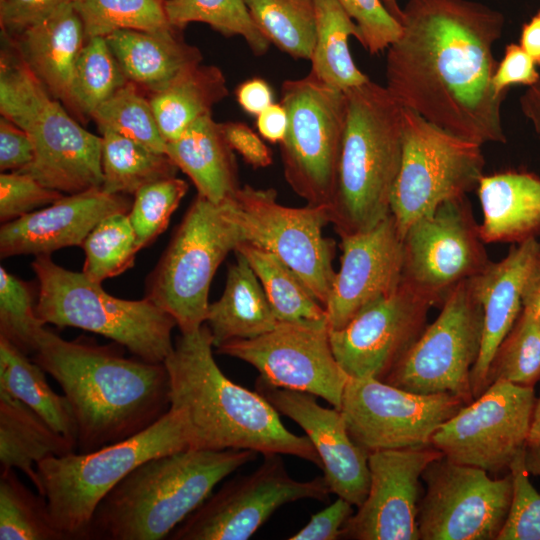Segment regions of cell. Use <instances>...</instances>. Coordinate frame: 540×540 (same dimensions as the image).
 I'll return each mask as SVG.
<instances>
[{"mask_svg": "<svg viewBox=\"0 0 540 540\" xmlns=\"http://www.w3.org/2000/svg\"><path fill=\"white\" fill-rule=\"evenodd\" d=\"M386 54L385 87L428 122L480 145L505 143L492 79L502 12L473 0H408Z\"/></svg>", "mask_w": 540, "mask_h": 540, "instance_id": "6da1fadb", "label": "cell"}, {"mask_svg": "<svg viewBox=\"0 0 540 540\" xmlns=\"http://www.w3.org/2000/svg\"><path fill=\"white\" fill-rule=\"evenodd\" d=\"M36 362L61 387L76 423V452L89 453L148 429L170 410L164 363L126 358L115 347L65 340L44 328Z\"/></svg>", "mask_w": 540, "mask_h": 540, "instance_id": "7a4b0ae2", "label": "cell"}, {"mask_svg": "<svg viewBox=\"0 0 540 540\" xmlns=\"http://www.w3.org/2000/svg\"><path fill=\"white\" fill-rule=\"evenodd\" d=\"M206 323L177 337L165 359L170 408L185 422L193 449L252 450L291 455L318 466L322 462L307 435L288 430L277 410L258 391L231 381L213 356Z\"/></svg>", "mask_w": 540, "mask_h": 540, "instance_id": "3957f363", "label": "cell"}, {"mask_svg": "<svg viewBox=\"0 0 540 540\" xmlns=\"http://www.w3.org/2000/svg\"><path fill=\"white\" fill-rule=\"evenodd\" d=\"M257 454L252 450L187 448L151 458L100 501L87 539H166L222 480Z\"/></svg>", "mask_w": 540, "mask_h": 540, "instance_id": "277c9868", "label": "cell"}, {"mask_svg": "<svg viewBox=\"0 0 540 540\" xmlns=\"http://www.w3.org/2000/svg\"><path fill=\"white\" fill-rule=\"evenodd\" d=\"M346 93L347 112L336 185L329 204L340 237L387 217L403 146V107L370 79Z\"/></svg>", "mask_w": 540, "mask_h": 540, "instance_id": "5b68a950", "label": "cell"}, {"mask_svg": "<svg viewBox=\"0 0 540 540\" xmlns=\"http://www.w3.org/2000/svg\"><path fill=\"white\" fill-rule=\"evenodd\" d=\"M0 112L34 145L33 162L17 172L67 194L102 186V137L84 129L18 58L0 63Z\"/></svg>", "mask_w": 540, "mask_h": 540, "instance_id": "8992f818", "label": "cell"}, {"mask_svg": "<svg viewBox=\"0 0 540 540\" xmlns=\"http://www.w3.org/2000/svg\"><path fill=\"white\" fill-rule=\"evenodd\" d=\"M190 447L182 415L171 409L154 425L89 453L48 457L36 464L51 519L67 539L87 540L100 501L143 462Z\"/></svg>", "mask_w": 540, "mask_h": 540, "instance_id": "52a82bcc", "label": "cell"}, {"mask_svg": "<svg viewBox=\"0 0 540 540\" xmlns=\"http://www.w3.org/2000/svg\"><path fill=\"white\" fill-rule=\"evenodd\" d=\"M32 269L39 282L35 311L44 324L100 334L151 363H164L173 350L177 323L148 298L114 297L101 283L59 266L50 255L36 256Z\"/></svg>", "mask_w": 540, "mask_h": 540, "instance_id": "ba28073f", "label": "cell"}, {"mask_svg": "<svg viewBox=\"0 0 540 540\" xmlns=\"http://www.w3.org/2000/svg\"><path fill=\"white\" fill-rule=\"evenodd\" d=\"M242 242L227 199L214 203L197 194L148 276L145 297L168 312L181 333L197 330L206 322L215 272Z\"/></svg>", "mask_w": 540, "mask_h": 540, "instance_id": "9c48e42d", "label": "cell"}, {"mask_svg": "<svg viewBox=\"0 0 540 540\" xmlns=\"http://www.w3.org/2000/svg\"><path fill=\"white\" fill-rule=\"evenodd\" d=\"M482 145L403 107V146L390 211L400 233L445 201L467 196L484 175Z\"/></svg>", "mask_w": 540, "mask_h": 540, "instance_id": "30bf717a", "label": "cell"}, {"mask_svg": "<svg viewBox=\"0 0 540 540\" xmlns=\"http://www.w3.org/2000/svg\"><path fill=\"white\" fill-rule=\"evenodd\" d=\"M288 129L280 143L284 177L307 204L328 205L334 194L347 112L346 93L311 74L283 82Z\"/></svg>", "mask_w": 540, "mask_h": 540, "instance_id": "8fae6325", "label": "cell"}, {"mask_svg": "<svg viewBox=\"0 0 540 540\" xmlns=\"http://www.w3.org/2000/svg\"><path fill=\"white\" fill-rule=\"evenodd\" d=\"M227 202L243 242L278 257L325 308L336 274L335 241L323 234L331 223L328 205L285 206L274 189L250 185L240 187Z\"/></svg>", "mask_w": 540, "mask_h": 540, "instance_id": "7c38bea8", "label": "cell"}, {"mask_svg": "<svg viewBox=\"0 0 540 540\" xmlns=\"http://www.w3.org/2000/svg\"><path fill=\"white\" fill-rule=\"evenodd\" d=\"M482 331V307L468 279L447 295L439 315L383 381L419 394L450 393L471 403V371Z\"/></svg>", "mask_w": 540, "mask_h": 540, "instance_id": "4fadbf2b", "label": "cell"}, {"mask_svg": "<svg viewBox=\"0 0 540 540\" xmlns=\"http://www.w3.org/2000/svg\"><path fill=\"white\" fill-rule=\"evenodd\" d=\"M324 476L299 481L281 454L263 455L250 474L226 481L168 536L171 540H247L280 507L304 499L328 500Z\"/></svg>", "mask_w": 540, "mask_h": 540, "instance_id": "5bb4252c", "label": "cell"}, {"mask_svg": "<svg viewBox=\"0 0 540 540\" xmlns=\"http://www.w3.org/2000/svg\"><path fill=\"white\" fill-rule=\"evenodd\" d=\"M421 479L426 484L417 517L421 540H497L512 502L510 473L493 479L484 469L442 456Z\"/></svg>", "mask_w": 540, "mask_h": 540, "instance_id": "9a60e30c", "label": "cell"}, {"mask_svg": "<svg viewBox=\"0 0 540 540\" xmlns=\"http://www.w3.org/2000/svg\"><path fill=\"white\" fill-rule=\"evenodd\" d=\"M484 244L467 196L445 201L406 230L402 281L441 306L491 262Z\"/></svg>", "mask_w": 540, "mask_h": 540, "instance_id": "2e32d148", "label": "cell"}, {"mask_svg": "<svg viewBox=\"0 0 540 540\" xmlns=\"http://www.w3.org/2000/svg\"><path fill=\"white\" fill-rule=\"evenodd\" d=\"M534 387L495 381L434 433L431 444L451 461L488 473L509 470L526 448Z\"/></svg>", "mask_w": 540, "mask_h": 540, "instance_id": "e0dca14e", "label": "cell"}, {"mask_svg": "<svg viewBox=\"0 0 540 540\" xmlns=\"http://www.w3.org/2000/svg\"><path fill=\"white\" fill-rule=\"evenodd\" d=\"M465 405L450 393L419 394L375 378L349 377L340 411L351 438L371 453L431 444L437 429Z\"/></svg>", "mask_w": 540, "mask_h": 540, "instance_id": "ac0fdd59", "label": "cell"}, {"mask_svg": "<svg viewBox=\"0 0 540 540\" xmlns=\"http://www.w3.org/2000/svg\"><path fill=\"white\" fill-rule=\"evenodd\" d=\"M216 352L249 363L270 385L311 393L340 409L349 376L334 356L328 324L278 322L267 333L228 341Z\"/></svg>", "mask_w": 540, "mask_h": 540, "instance_id": "d6986e66", "label": "cell"}, {"mask_svg": "<svg viewBox=\"0 0 540 540\" xmlns=\"http://www.w3.org/2000/svg\"><path fill=\"white\" fill-rule=\"evenodd\" d=\"M433 306L402 281L394 293L363 309L346 326L329 330L337 362L351 378L383 381L421 336Z\"/></svg>", "mask_w": 540, "mask_h": 540, "instance_id": "ffe728a7", "label": "cell"}, {"mask_svg": "<svg viewBox=\"0 0 540 540\" xmlns=\"http://www.w3.org/2000/svg\"><path fill=\"white\" fill-rule=\"evenodd\" d=\"M442 456L432 444L369 453V490L345 523L342 538L420 540V479L426 467Z\"/></svg>", "mask_w": 540, "mask_h": 540, "instance_id": "44dd1931", "label": "cell"}, {"mask_svg": "<svg viewBox=\"0 0 540 540\" xmlns=\"http://www.w3.org/2000/svg\"><path fill=\"white\" fill-rule=\"evenodd\" d=\"M340 238V268L325 305L329 330L394 293L403 279V236L391 213L367 231Z\"/></svg>", "mask_w": 540, "mask_h": 540, "instance_id": "7402d4cb", "label": "cell"}, {"mask_svg": "<svg viewBox=\"0 0 540 540\" xmlns=\"http://www.w3.org/2000/svg\"><path fill=\"white\" fill-rule=\"evenodd\" d=\"M256 390L306 433L322 462L331 493L359 507L370 484L369 453L351 438L340 409L321 406L315 395L279 388L260 379Z\"/></svg>", "mask_w": 540, "mask_h": 540, "instance_id": "603a6c76", "label": "cell"}, {"mask_svg": "<svg viewBox=\"0 0 540 540\" xmlns=\"http://www.w3.org/2000/svg\"><path fill=\"white\" fill-rule=\"evenodd\" d=\"M132 201L101 187L64 195L58 201L0 228V255H50L65 247L82 246L89 233L106 217L129 213Z\"/></svg>", "mask_w": 540, "mask_h": 540, "instance_id": "cb8c5ba5", "label": "cell"}, {"mask_svg": "<svg viewBox=\"0 0 540 540\" xmlns=\"http://www.w3.org/2000/svg\"><path fill=\"white\" fill-rule=\"evenodd\" d=\"M539 248L540 242L536 239L512 244L503 259L491 261L482 272L469 279L483 311L481 349L471 371L474 399L487 389L493 355L523 308L524 283Z\"/></svg>", "mask_w": 540, "mask_h": 540, "instance_id": "d4e9b609", "label": "cell"}, {"mask_svg": "<svg viewBox=\"0 0 540 540\" xmlns=\"http://www.w3.org/2000/svg\"><path fill=\"white\" fill-rule=\"evenodd\" d=\"M18 57L47 91L73 112L72 81L86 42L72 2L15 35Z\"/></svg>", "mask_w": 540, "mask_h": 540, "instance_id": "484cf974", "label": "cell"}, {"mask_svg": "<svg viewBox=\"0 0 540 540\" xmlns=\"http://www.w3.org/2000/svg\"><path fill=\"white\" fill-rule=\"evenodd\" d=\"M479 232L486 244H519L540 238V176L525 171L483 175L477 186Z\"/></svg>", "mask_w": 540, "mask_h": 540, "instance_id": "4316f807", "label": "cell"}, {"mask_svg": "<svg viewBox=\"0 0 540 540\" xmlns=\"http://www.w3.org/2000/svg\"><path fill=\"white\" fill-rule=\"evenodd\" d=\"M178 31L121 29L105 38L126 78L154 93L202 61L200 50Z\"/></svg>", "mask_w": 540, "mask_h": 540, "instance_id": "83f0119b", "label": "cell"}, {"mask_svg": "<svg viewBox=\"0 0 540 540\" xmlns=\"http://www.w3.org/2000/svg\"><path fill=\"white\" fill-rule=\"evenodd\" d=\"M165 153L193 182L197 194L220 203L239 188L238 167L222 124L204 116L178 138L167 142Z\"/></svg>", "mask_w": 540, "mask_h": 540, "instance_id": "f1b7e54d", "label": "cell"}, {"mask_svg": "<svg viewBox=\"0 0 540 540\" xmlns=\"http://www.w3.org/2000/svg\"><path fill=\"white\" fill-rule=\"evenodd\" d=\"M222 296L209 304L206 324L215 348L236 339H251L274 329L278 320L246 258L235 251Z\"/></svg>", "mask_w": 540, "mask_h": 540, "instance_id": "f546056e", "label": "cell"}, {"mask_svg": "<svg viewBox=\"0 0 540 540\" xmlns=\"http://www.w3.org/2000/svg\"><path fill=\"white\" fill-rule=\"evenodd\" d=\"M76 452V446L27 405L0 388L1 470H20L42 495L36 464Z\"/></svg>", "mask_w": 540, "mask_h": 540, "instance_id": "4dcf8cb0", "label": "cell"}, {"mask_svg": "<svg viewBox=\"0 0 540 540\" xmlns=\"http://www.w3.org/2000/svg\"><path fill=\"white\" fill-rule=\"evenodd\" d=\"M229 91L222 70L197 64L177 75L149 98L159 130L166 142L178 138L198 119L211 115L213 107Z\"/></svg>", "mask_w": 540, "mask_h": 540, "instance_id": "1f68e13d", "label": "cell"}, {"mask_svg": "<svg viewBox=\"0 0 540 540\" xmlns=\"http://www.w3.org/2000/svg\"><path fill=\"white\" fill-rule=\"evenodd\" d=\"M315 43L310 58L311 74L320 82L346 92L369 80L355 64L349 38L361 41L360 31L337 0H314Z\"/></svg>", "mask_w": 540, "mask_h": 540, "instance_id": "d6a6232c", "label": "cell"}, {"mask_svg": "<svg viewBox=\"0 0 540 540\" xmlns=\"http://www.w3.org/2000/svg\"><path fill=\"white\" fill-rule=\"evenodd\" d=\"M0 388L31 408L76 446V423L63 395L49 386L45 371L27 354L0 336Z\"/></svg>", "mask_w": 540, "mask_h": 540, "instance_id": "836d02e7", "label": "cell"}, {"mask_svg": "<svg viewBox=\"0 0 540 540\" xmlns=\"http://www.w3.org/2000/svg\"><path fill=\"white\" fill-rule=\"evenodd\" d=\"M235 251L246 258L257 275L278 322L328 324L324 306L278 257L246 242Z\"/></svg>", "mask_w": 540, "mask_h": 540, "instance_id": "e575fe53", "label": "cell"}, {"mask_svg": "<svg viewBox=\"0 0 540 540\" xmlns=\"http://www.w3.org/2000/svg\"><path fill=\"white\" fill-rule=\"evenodd\" d=\"M102 137L101 188L110 194H135L153 182L174 177L178 167L163 152L155 151L112 130Z\"/></svg>", "mask_w": 540, "mask_h": 540, "instance_id": "d590c367", "label": "cell"}, {"mask_svg": "<svg viewBox=\"0 0 540 540\" xmlns=\"http://www.w3.org/2000/svg\"><path fill=\"white\" fill-rule=\"evenodd\" d=\"M270 44L295 59L310 60L315 43L314 0H245Z\"/></svg>", "mask_w": 540, "mask_h": 540, "instance_id": "8d00e7d4", "label": "cell"}, {"mask_svg": "<svg viewBox=\"0 0 540 540\" xmlns=\"http://www.w3.org/2000/svg\"><path fill=\"white\" fill-rule=\"evenodd\" d=\"M0 539L67 540L54 525L46 498L28 489L15 469L0 474Z\"/></svg>", "mask_w": 540, "mask_h": 540, "instance_id": "74e56055", "label": "cell"}, {"mask_svg": "<svg viewBox=\"0 0 540 540\" xmlns=\"http://www.w3.org/2000/svg\"><path fill=\"white\" fill-rule=\"evenodd\" d=\"M163 4L174 29L205 23L225 36L242 37L256 55L269 49L270 43L254 23L245 0H163Z\"/></svg>", "mask_w": 540, "mask_h": 540, "instance_id": "f35d334b", "label": "cell"}, {"mask_svg": "<svg viewBox=\"0 0 540 540\" xmlns=\"http://www.w3.org/2000/svg\"><path fill=\"white\" fill-rule=\"evenodd\" d=\"M129 80L124 75L105 37L87 40L78 57L73 81V112L81 121Z\"/></svg>", "mask_w": 540, "mask_h": 540, "instance_id": "ab89813d", "label": "cell"}, {"mask_svg": "<svg viewBox=\"0 0 540 540\" xmlns=\"http://www.w3.org/2000/svg\"><path fill=\"white\" fill-rule=\"evenodd\" d=\"M499 380L525 387L540 381V316L527 308H522L491 360L487 386Z\"/></svg>", "mask_w": 540, "mask_h": 540, "instance_id": "60d3db41", "label": "cell"}, {"mask_svg": "<svg viewBox=\"0 0 540 540\" xmlns=\"http://www.w3.org/2000/svg\"><path fill=\"white\" fill-rule=\"evenodd\" d=\"M86 41L106 37L116 30L161 31L168 23L163 0H72Z\"/></svg>", "mask_w": 540, "mask_h": 540, "instance_id": "b9f144b4", "label": "cell"}, {"mask_svg": "<svg viewBox=\"0 0 540 540\" xmlns=\"http://www.w3.org/2000/svg\"><path fill=\"white\" fill-rule=\"evenodd\" d=\"M81 247L85 254L82 272L98 283L131 268L139 251L128 213H117L103 219Z\"/></svg>", "mask_w": 540, "mask_h": 540, "instance_id": "7bdbcfd3", "label": "cell"}, {"mask_svg": "<svg viewBox=\"0 0 540 540\" xmlns=\"http://www.w3.org/2000/svg\"><path fill=\"white\" fill-rule=\"evenodd\" d=\"M99 131L112 130L158 152L165 153L163 138L150 100L128 81L92 113Z\"/></svg>", "mask_w": 540, "mask_h": 540, "instance_id": "ee69618b", "label": "cell"}, {"mask_svg": "<svg viewBox=\"0 0 540 540\" xmlns=\"http://www.w3.org/2000/svg\"><path fill=\"white\" fill-rule=\"evenodd\" d=\"M188 188L186 181L174 176L148 184L134 194L128 215L139 250L166 230Z\"/></svg>", "mask_w": 540, "mask_h": 540, "instance_id": "f6af8a7d", "label": "cell"}, {"mask_svg": "<svg viewBox=\"0 0 540 540\" xmlns=\"http://www.w3.org/2000/svg\"><path fill=\"white\" fill-rule=\"evenodd\" d=\"M35 307L31 286L0 267V336L26 354L35 352L45 328Z\"/></svg>", "mask_w": 540, "mask_h": 540, "instance_id": "bcb514c9", "label": "cell"}, {"mask_svg": "<svg viewBox=\"0 0 540 540\" xmlns=\"http://www.w3.org/2000/svg\"><path fill=\"white\" fill-rule=\"evenodd\" d=\"M526 448L509 466L513 496L507 519L497 540H540V494L529 480Z\"/></svg>", "mask_w": 540, "mask_h": 540, "instance_id": "7dc6e473", "label": "cell"}, {"mask_svg": "<svg viewBox=\"0 0 540 540\" xmlns=\"http://www.w3.org/2000/svg\"><path fill=\"white\" fill-rule=\"evenodd\" d=\"M63 193L50 189L31 175L12 171L0 175V220L2 224L23 217L37 208L58 201Z\"/></svg>", "mask_w": 540, "mask_h": 540, "instance_id": "c3c4849f", "label": "cell"}, {"mask_svg": "<svg viewBox=\"0 0 540 540\" xmlns=\"http://www.w3.org/2000/svg\"><path fill=\"white\" fill-rule=\"evenodd\" d=\"M355 21L360 44L372 55L387 50L401 33L400 23L387 11L381 0H337Z\"/></svg>", "mask_w": 540, "mask_h": 540, "instance_id": "681fc988", "label": "cell"}, {"mask_svg": "<svg viewBox=\"0 0 540 540\" xmlns=\"http://www.w3.org/2000/svg\"><path fill=\"white\" fill-rule=\"evenodd\" d=\"M540 80L535 61L516 43L506 46L504 56L498 62L492 85L496 93L506 94L513 85L531 87Z\"/></svg>", "mask_w": 540, "mask_h": 540, "instance_id": "f907efd6", "label": "cell"}, {"mask_svg": "<svg viewBox=\"0 0 540 540\" xmlns=\"http://www.w3.org/2000/svg\"><path fill=\"white\" fill-rule=\"evenodd\" d=\"M72 0H0L2 31L15 36Z\"/></svg>", "mask_w": 540, "mask_h": 540, "instance_id": "816d5d0a", "label": "cell"}, {"mask_svg": "<svg viewBox=\"0 0 540 540\" xmlns=\"http://www.w3.org/2000/svg\"><path fill=\"white\" fill-rule=\"evenodd\" d=\"M353 505L343 498L337 499L312 515L308 523L289 540H336L342 538L343 528L353 514Z\"/></svg>", "mask_w": 540, "mask_h": 540, "instance_id": "f5cc1de1", "label": "cell"}, {"mask_svg": "<svg viewBox=\"0 0 540 540\" xmlns=\"http://www.w3.org/2000/svg\"><path fill=\"white\" fill-rule=\"evenodd\" d=\"M29 134L4 116L0 118V170L22 171L34 160Z\"/></svg>", "mask_w": 540, "mask_h": 540, "instance_id": "db71d44e", "label": "cell"}, {"mask_svg": "<svg viewBox=\"0 0 540 540\" xmlns=\"http://www.w3.org/2000/svg\"><path fill=\"white\" fill-rule=\"evenodd\" d=\"M221 124L229 145L246 163L254 168H265L272 164L271 149L246 123L229 121Z\"/></svg>", "mask_w": 540, "mask_h": 540, "instance_id": "11a10c76", "label": "cell"}, {"mask_svg": "<svg viewBox=\"0 0 540 540\" xmlns=\"http://www.w3.org/2000/svg\"><path fill=\"white\" fill-rule=\"evenodd\" d=\"M236 101L244 112L257 116L274 100L271 85L263 78L253 77L243 81L235 90Z\"/></svg>", "mask_w": 540, "mask_h": 540, "instance_id": "9f6ffc18", "label": "cell"}, {"mask_svg": "<svg viewBox=\"0 0 540 540\" xmlns=\"http://www.w3.org/2000/svg\"><path fill=\"white\" fill-rule=\"evenodd\" d=\"M258 134L270 143H281L288 129V114L280 103H272L256 116Z\"/></svg>", "mask_w": 540, "mask_h": 540, "instance_id": "6f0895ef", "label": "cell"}, {"mask_svg": "<svg viewBox=\"0 0 540 540\" xmlns=\"http://www.w3.org/2000/svg\"><path fill=\"white\" fill-rule=\"evenodd\" d=\"M522 304L524 308L540 316V248L534 256L524 283Z\"/></svg>", "mask_w": 540, "mask_h": 540, "instance_id": "680465c9", "label": "cell"}, {"mask_svg": "<svg viewBox=\"0 0 540 540\" xmlns=\"http://www.w3.org/2000/svg\"><path fill=\"white\" fill-rule=\"evenodd\" d=\"M519 45L540 65V8L522 26Z\"/></svg>", "mask_w": 540, "mask_h": 540, "instance_id": "91938a15", "label": "cell"}, {"mask_svg": "<svg viewBox=\"0 0 540 540\" xmlns=\"http://www.w3.org/2000/svg\"><path fill=\"white\" fill-rule=\"evenodd\" d=\"M520 109L531 123L534 131L540 135V80L528 87L519 99Z\"/></svg>", "mask_w": 540, "mask_h": 540, "instance_id": "94428289", "label": "cell"}, {"mask_svg": "<svg viewBox=\"0 0 540 540\" xmlns=\"http://www.w3.org/2000/svg\"><path fill=\"white\" fill-rule=\"evenodd\" d=\"M540 446V393L535 399L526 447Z\"/></svg>", "mask_w": 540, "mask_h": 540, "instance_id": "6125c7cd", "label": "cell"}, {"mask_svg": "<svg viewBox=\"0 0 540 540\" xmlns=\"http://www.w3.org/2000/svg\"><path fill=\"white\" fill-rule=\"evenodd\" d=\"M525 465L529 474L540 478V446L526 447Z\"/></svg>", "mask_w": 540, "mask_h": 540, "instance_id": "be15d7a7", "label": "cell"}, {"mask_svg": "<svg viewBox=\"0 0 540 540\" xmlns=\"http://www.w3.org/2000/svg\"><path fill=\"white\" fill-rule=\"evenodd\" d=\"M387 11L400 23L402 19V7L398 0H381Z\"/></svg>", "mask_w": 540, "mask_h": 540, "instance_id": "e7e4bbea", "label": "cell"}]
</instances>
